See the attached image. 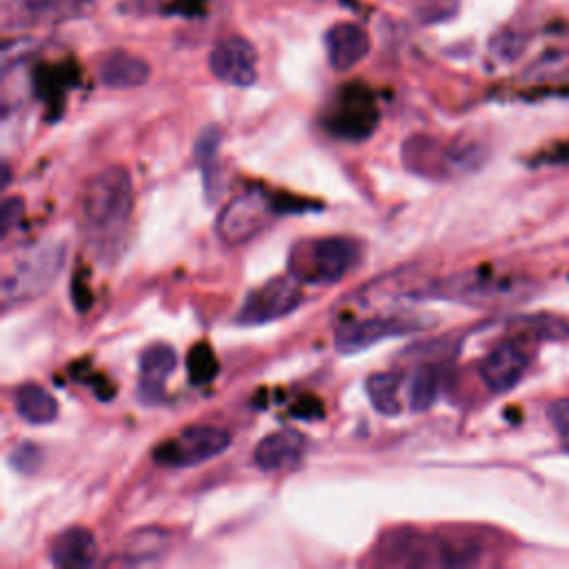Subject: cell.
<instances>
[{
	"label": "cell",
	"instance_id": "obj_1",
	"mask_svg": "<svg viewBox=\"0 0 569 569\" xmlns=\"http://www.w3.org/2000/svg\"><path fill=\"white\" fill-rule=\"evenodd\" d=\"M133 209V182L124 167L111 164L89 178L80 198L84 236L102 258L116 251L129 227Z\"/></svg>",
	"mask_w": 569,
	"mask_h": 569
},
{
	"label": "cell",
	"instance_id": "obj_2",
	"mask_svg": "<svg viewBox=\"0 0 569 569\" xmlns=\"http://www.w3.org/2000/svg\"><path fill=\"white\" fill-rule=\"evenodd\" d=\"M380 565L398 567H469L482 556L480 542L469 536L418 533L413 529L391 531L376 549Z\"/></svg>",
	"mask_w": 569,
	"mask_h": 569
},
{
	"label": "cell",
	"instance_id": "obj_3",
	"mask_svg": "<svg viewBox=\"0 0 569 569\" xmlns=\"http://www.w3.org/2000/svg\"><path fill=\"white\" fill-rule=\"evenodd\" d=\"M64 258V244L58 240H44L22 249L2 273V307L11 309L44 296L62 273Z\"/></svg>",
	"mask_w": 569,
	"mask_h": 569
},
{
	"label": "cell",
	"instance_id": "obj_4",
	"mask_svg": "<svg viewBox=\"0 0 569 569\" xmlns=\"http://www.w3.org/2000/svg\"><path fill=\"white\" fill-rule=\"evenodd\" d=\"M362 247L347 236L316 238L298 244L291 256V273L302 284H336L360 262Z\"/></svg>",
	"mask_w": 569,
	"mask_h": 569
},
{
	"label": "cell",
	"instance_id": "obj_5",
	"mask_svg": "<svg viewBox=\"0 0 569 569\" xmlns=\"http://www.w3.org/2000/svg\"><path fill=\"white\" fill-rule=\"evenodd\" d=\"M529 284L518 278H505L496 276L491 271H465L449 276L429 289L422 291V296L431 298H445L453 302L465 305H496V302H509L527 296Z\"/></svg>",
	"mask_w": 569,
	"mask_h": 569
},
{
	"label": "cell",
	"instance_id": "obj_6",
	"mask_svg": "<svg viewBox=\"0 0 569 569\" xmlns=\"http://www.w3.org/2000/svg\"><path fill=\"white\" fill-rule=\"evenodd\" d=\"M280 213L282 207H278L269 193L251 189L236 196L222 207L216 220V231L224 244L238 247L264 231L267 224Z\"/></svg>",
	"mask_w": 569,
	"mask_h": 569
},
{
	"label": "cell",
	"instance_id": "obj_7",
	"mask_svg": "<svg viewBox=\"0 0 569 569\" xmlns=\"http://www.w3.org/2000/svg\"><path fill=\"white\" fill-rule=\"evenodd\" d=\"M231 445V436L222 427L191 425L178 436L156 445L153 460L162 467H196L218 458Z\"/></svg>",
	"mask_w": 569,
	"mask_h": 569
},
{
	"label": "cell",
	"instance_id": "obj_8",
	"mask_svg": "<svg viewBox=\"0 0 569 569\" xmlns=\"http://www.w3.org/2000/svg\"><path fill=\"white\" fill-rule=\"evenodd\" d=\"M300 300H302V282L293 273L276 276L264 284H260L258 289L249 291L236 320L240 325L273 322L278 318L289 316L300 305Z\"/></svg>",
	"mask_w": 569,
	"mask_h": 569
},
{
	"label": "cell",
	"instance_id": "obj_9",
	"mask_svg": "<svg viewBox=\"0 0 569 569\" xmlns=\"http://www.w3.org/2000/svg\"><path fill=\"white\" fill-rule=\"evenodd\" d=\"M425 325L409 316H373L362 320H347L336 329V349L345 356L360 353L387 338L409 336L420 331Z\"/></svg>",
	"mask_w": 569,
	"mask_h": 569
},
{
	"label": "cell",
	"instance_id": "obj_10",
	"mask_svg": "<svg viewBox=\"0 0 569 569\" xmlns=\"http://www.w3.org/2000/svg\"><path fill=\"white\" fill-rule=\"evenodd\" d=\"M209 71L224 84L251 87L258 78V51L247 38L227 36L211 49Z\"/></svg>",
	"mask_w": 569,
	"mask_h": 569
},
{
	"label": "cell",
	"instance_id": "obj_11",
	"mask_svg": "<svg viewBox=\"0 0 569 569\" xmlns=\"http://www.w3.org/2000/svg\"><path fill=\"white\" fill-rule=\"evenodd\" d=\"M527 367L529 353L525 347L516 340H502L480 360L478 373L489 391L507 393L522 380Z\"/></svg>",
	"mask_w": 569,
	"mask_h": 569
},
{
	"label": "cell",
	"instance_id": "obj_12",
	"mask_svg": "<svg viewBox=\"0 0 569 569\" xmlns=\"http://www.w3.org/2000/svg\"><path fill=\"white\" fill-rule=\"evenodd\" d=\"M376 120L378 111L371 96L365 89L349 87L340 93L336 109L327 118V127L333 131V136L360 140L373 131Z\"/></svg>",
	"mask_w": 569,
	"mask_h": 569
},
{
	"label": "cell",
	"instance_id": "obj_13",
	"mask_svg": "<svg viewBox=\"0 0 569 569\" xmlns=\"http://www.w3.org/2000/svg\"><path fill=\"white\" fill-rule=\"evenodd\" d=\"M176 365L178 356L167 342H153L140 353L136 391L144 405H158L164 398V389Z\"/></svg>",
	"mask_w": 569,
	"mask_h": 569
},
{
	"label": "cell",
	"instance_id": "obj_14",
	"mask_svg": "<svg viewBox=\"0 0 569 569\" xmlns=\"http://www.w3.org/2000/svg\"><path fill=\"white\" fill-rule=\"evenodd\" d=\"M369 33L358 22H338L325 33V51L333 71H349L369 53Z\"/></svg>",
	"mask_w": 569,
	"mask_h": 569
},
{
	"label": "cell",
	"instance_id": "obj_15",
	"mask_svg": "<svg viewBox=\"0 0 569 569\" xmlns=\"http://www.w3.org/2000/svg\"><path fill=\"white\" fill-rule=\"evenodd\" d=\"M305 436L296 429H278L264 436L253 449V462L262 471H282L300 465L305 456Z\"/></svg>",
	"mask_w": 569,
	"mask_h": 569
},
{
	"label": "cell",
	"instance_id": "obj_16",
	"mask_svg": "<svg viewBox=\"0 0 569 569\" xmlns=\"http://www.w3.org/2000/svg\"><path fill=\"white\" fill-rule=\"evenodd\" d=\"M49 560L60 569H87L98 560V540L87 527H67L51 540Z\"/></svg>",
	"mask_w": 569,
	"mask_h": 569
},
{
	"label": "cell",
	"instance_id": "obj_17",
	"mask_svg": "<svg viewBox=\"0 0 569 569\" xmlns=\"http://www.w3.org/2000/svg\"><path fill=\"white\" fill-rule=\"evenodd\" d=\"M151 76V67L144 58L116 49L98 64V80L109 89H136L142 87Z\"/></svg>",
	"mask_w": 569,
	"mask_h": 569
},
{
	"label": "cell",
	"instance_id": "obj_18",
	"mask_svg": "<svg viewBox=\"0 0 569 569\" xmlns=\"http://www.w3.org/2000/svg\"><path fill=\"white\" fill-rule=\"evenodd\" d=\"M169 542H171V536L162 527L136 529L122 540V549L118 553V560L113 562L127 565V567L158 562L167 553Z\"/></svg>",
	"mask_w": 569,
	"mask_h": 569
},
{
	"label": "cell",
	"instance_id": "obj_19",
	"mask_svg": "<svg viewBox=\"0 0 569 569\" xmlns=\"http://www.w3.org/2000/svg\"><path fill=\"white\" fill-rule=\"evenodd\" d=\"M73 0H2V18L7 24H36L69 16Z\"/></svg>",
	"mask_w": 569,
	"mask_h": 569
},
{
	"label": "cell",
	"instance_id": "obj_20",
	"mask_svg": "<svg viewBox=\"0 0 569 569\" xmlns=\"http://www.w3.org/2000/svg\"><path fill=\"white\" fill-rule=\"evenodd\" d=\"M13 407L29 425H49L58 418L56 398L36 382H24L13 389Z\"/></svg>",
	"mask_w": 569,
	"mask_h": 569
},
{
	"label": "cell",
	"instance_id": "obj_21",
	"mask_svg": "<svg viewBox=\"0 0 569 569\" xmlns=\"http://www.w3.org/2000/svg\"><path fill=\"white\" fill-rule=\"evenodd\" d=\"M522 82L529 87H569V49H551L538 56L522 73Z\"/></svg>",
	"mask_w": 569,
	"mask_h": 569
},
{
	"label": "cell",
	"instance_id": "obj_22",
	"mask_svg": "<svg viewBox=\"0 0 569 569\" xmlns=\"http://www.w3.org/2000/svg\"><path fill=\"white\" fill-rule=\"evenodd\" d=\"M440 391V369L436 365H418L407 380V402L411 411H427Z\"/></svg>",
	"mask_w": 569,
	"mask_h": 569
},
{
	"label": "cell",
	"instance_id": "obj_23",
	"mask_svg": "<svg viewBox=\"0 0 569 569\" xmlns=\"http://www.w3.org/2000/svg\"><path fill=\"white\" fill-rule=\"evenodd\" d=\"M365 391L371 407L380 416L400 413V376L393 371H378L365 380Z\"/></svg>",
	"mask_w": 569,
	"mask_h": 569
},
{
	"label": "cell",
	"instance_id": "obj_24",
	"mask_svg": "<svg viewBox=\"0 0 569 569\" xmlns=\"http://www.w3.org/2000/svg\"><path fill=\"white\" fill-rule=\"evenodd\" d=\"M218 147H220V129L207 127L198 140H196V160L202 169L204 176V189L209 193V198H213L218 193Z\"/></svg>",
	"mask_w": 569,
	"mask_h": 569
},
{
	"label": "cell",
	"instance_id": "obj_25",
	"mask_svg": "<svg viewBox=\"0 0 569 569\" xmlns=\"http://www.w3.org/2000/svg\"><path fill=\"white\" fill-rule=\"evenodd\" d=\"M187 371H189L191 382H196V385H204L216 378L218 362L207 342H198L191 347V351L187 356Z\"/></svg>",
	"mask_w": 569,
	"mask_h": 569
},
{
	"label": "cell",
	"instance_id": "obj_26",
	"mask_svg": "<svg viewBox=\"0 0 569 569\" xmlns=\"http://www.w3.org/2000/svg\"><path fill=\"white\" fill-rule=\"evenodd\" d=\"M527 47V36L520 31V29H513V27H505L500 29L491 42H489V49L491 53L502 60V62H511L516 60Z\"/></svg>",
	"mask_w": 569,
	"mask_h": 569
},
{
	"label": "cell",
	"instance_id": "obj_27",
	"mask_svg": "<svg viewBox=\"0 0 569 569\" xmlns=\"http://www.w3.org/2000/svg\"><path fill=\"white\" fill-rule=\"evenodd\" d=\"M7 462L13 471L22 476H31L42 467L44 451L33 442H20V445H13V449L7 456Z\"/></svg>",
	"mask_w": 569,
	"mask_h": 569
},
{
	"label": "cell",
	"instance_id": "obj_28",
	"mask_svg": "<svg viewBox=\"0 0 569 569\" xmlns=\"http://www.w3.org/2000/svg\"><path fill=\"white\" fill-rule=\"evenodd\" d=\"M411 9L420 22L436 24L458 13V0H411Z\"/></svg>",
	"mask_w": 569,
	"mask_h": 569
},
{
	"label": "cell",
	"instance_id": "obj_29",
	"mask_svg": "<svg viewBox=\"0 0 569 569\" xmlns=\"http://www.w3.org/2000/svg\"><path fill=\"white\" fill-rule=\"evenodd\" d=\"M547 418L558 438L569 445V398H558L547 407Z\"/></svg>",
	"mask_w": 569,
	"mask_h": 569
},
{
	"label": "cell",
	"instance_id": "obj_30",
	"mask_svg": "<svg viewBox=\"0 0 569 569\" xmlns=\"http://www.w3.org/2000/svg\"><path fill=\"white\" fill-rule=\"evenodd\" d=\"M22 213H24V200L20 196L4 198V202L0 207V231H2L4 238L22 220Z\"/></svg>",
	"mask_w": 569,
	"mask_h": 569
}]
</instances>
